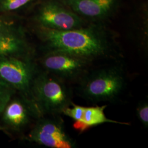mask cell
<instances>
[{"label": "cell", "mask_w": 148, "mask_h": 148, "mask_svg": "<svg viewBox=\"0 0 148 148\" xmlns=\"http://www.w3.org/2000/svg\"><path fill=\"white\" fill-rule=\"evenodd\" d=\"M0 53L24 59L35 58V50L21 24L0 16Z\"/></svg>", "instance_id": "9"}, {"label": "cell", "mask_w": 148, "mask_h": 148, "mask_svg": "<svg viewBox=\"0 0 148 148\" xmlns=\"http://www.w3.org/2000/svg\"><path fill=\"white\" fill-rule=\"evenodd\" d=\"M59 115L39 117L24 138L29 142L52 148H73L75 142L66 132Z\"/></svg>", "instance_id": "8"}, {"label": "cell", "mask_w": 148, "mask_h": 148, "mask_svg": "<svg viewBox=\"0 0 148 148\" xmlns=\"http://www.w3.org/2000/svg\"><path fill=\"white\" fill-rule=\"evenodd\" d=\"M33 0H0V12L16 11L31 3Z\"/></svg>", "instance_id": "13"}, {"label": "cell", "mask_w": 148, "mask_h": 148, "mask_svg": "<svg viewBox=\"0 0 148 148\" xmlns=\"http://www.w3.org/2000/svg\"><path fill=\"white\" fill-rule=\"evenodd\" d=\"M16 93V90L0 79V116L8 101Z\"/></svg>", "instance_id": "12"}, {"label": "cell", "mask_w": 148, "mask_h": 148, "mask_svg": "<svg viewBox=\"0 0 148 148\" xmlns=\"http://www.w3.org/2000/svg\"><path fill=\"white\" fill-rule=\"evenodd\" d=\"M137 116L143 126L148 127V101H144L140 102L136 109Z\"/></svg>", "instance_id": "14"}, {"label": "cell", "mask_w": 148, "mask_h": 148, "mask_svg": "<svg viewBox=\"0 0 148 148\" xmlns=\"http://www.w3.org/2000/svg\"><path fill=\"white\" fill-rule=\"evenodd\" d=\"M106 105L95 106H84L74 103L64 110L63 114L74 121V127L79 132H84L87 130L105 123L129 125L127 122L115 121L108 118L104 110Z\"/></svg>", "instance_id": "10"}, {"label": "cell", "mask_w": 148, "mask_h": 148, "mask_svg": "<svg viewBox=\"0 0 148 148\" xmlns=\"http://www.w3.org/2000/svg\"><path fill=\"white\" fill-rule=\"evenodd\" d=\"M41 116L36 106L16 93L0 116V131L11 137L21 136Z\"/></svg>", "instance_id": "6"}, {"label": "cell", "mask_w": 148, "mask_h": 148, "mask_svg": "<svg viewBox=\"0 0 148 148\" xmlns=\"http://www.w3.org/2000/svg\"><path fill=\"white\" fill-rule=\"evenodd\" d=\"M35 31L45 52L73 54L92 62L116 59L121 56L115 35L101 23L88 24L68 30L35 27Z\"/></svg>", "instance_id": "1"}, {"label": "cell", "mask_w": 148, "mask_h": 148, "mask_svg": "<svg viewBox=\"0 0 148 148\" xmlns=\"http://www.w3.org/2000/svg\"><path fill=\"white\" fill-rule=\"evenodd\" d=\"M37 62L41 69L67 83H77L90 69L93 62L73 54L45 52Z\"/></svg>", "instance_id": "5"}, {"label": "cell", "mask_w": 148, "mask_h": 148, "mask_svg": "<svg viewBox=\"0 0 148 148\" xmlns=\"http://www.w3.org/2000/svg\"><path fill=\"white\" fill-rule=\"evenodd\" d=\"M32 93L42 116L60 115L73 103L68 83L40 68L33 82Z\"/></svg>", "instance_id": "3"}, {"label": "cell", "mask_w": 148, "mask_h": 148, "mask_svg": "<svg viewBox=\"0 0 148 148\" xmlns=\"http://www.w3.org/2000/svg\"><path fill=\"white\" fill-rule=\"evenodd\" d=\"M0 54H1V53H0Z\"/></svg>", "instance_id": "15"}, {"label": "cell", "mask_w": 148, "mask_h": 148, "mask_svg": "<svg viewBox=\"0 0 148 148\" xmlns=\"http://www.w3.org/2000/svg\"><path fill=\"white\" fill-rule=\"evenodd\" d=\"M34 19L36 27L56 30L77 29L88 24L60 0H43L38 6Z\"/></svg>", "instance_id": "7"}, {"label": "cell", "mask_w": 148, "mask_h": 148, "mask_svg": "<svg viewBox=\"0 0 148 148\" xmlns=\"http://www.w3.org/2000/svg\"><path fill=\"white\" fill-rule=\"evenodd\" d=\"M86 21L101 23L112 14L118 0H60Z\"/></svg>", "instance_id": "11"}, {"label": "cell", "mask_w": 148, "mask_h": 148, "mask_svg": "<svg viewBox=\"0 0 148 148\" xmlns=\"http://www.w3.org/2000/svg\"><path fill=\"white\" fill-rule=\"evenodd\" d=\"M76 84L77 93L86 100L111 102L123 93L127 79L123 65L117 64L90 69Z\"/></svg>", "instance_id": "2"}, {"label": "cell", "mask_w": 148, "mask_h": 148, "mask_svg": "<svg viewBox=\"0 0 148 148\" xmlns=\"http://www.w3.org/2000/svg\"><path fill=\"white\" fill-rule=\"evenodd\" d=\"M39 68L35 59L0 54V79L37 108L32 93V87Z\"/></svg>", "instance_id": "4"}]
</instances>
